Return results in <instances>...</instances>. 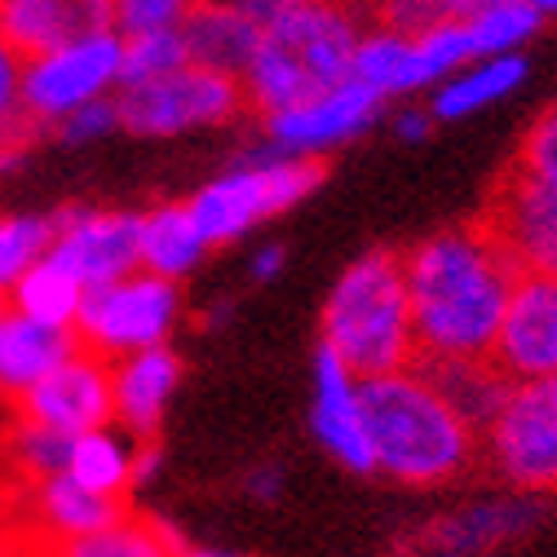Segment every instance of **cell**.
Returning a JSON list of instances; mask_svg holds the SVG:
<instances>
[{
    "label": "cell",
    "mask_w": 557,
    "mask_h": 557,
    "mask_svg": "<svg viewBox=\"0 0 557 557\" xmlns=\"http://www.w3.org/2000/svg\"><path fill=\"white\" fill-rule=\"evenodd\" d=\"M416 363L492 359L522 265L482 218L447 226L403 252Z\"/></svg>",
    "instance_id": "cell-1"
},
{
    "label": "cell",
    "mask_w": 557,
    "mask_h": 557,
    "mask_svg": "<svg viewBox=\"0 0 557 557\" xmlns=\"http://www.w3.org/2000/svg\"><path fill=\"white\" fill-rule=\"evenodd\" d=\"M363 416L376 473L403 486H443L460 478L482 447V434L451 407L421 363L363 381Z\"/></svg>",
    "instance_id": "cell-2"
},
{
    "label": "cell",
    "mask_w": 557,
    "mask_h": 557,
    "mask_svg": "<svg viewBox=\"0 0 557 557\" xmlns=\"http://www.w3.org/2000/svg\"><path fill=\"white\" fill-rule=\"evenodd\" d=\"M363 32L368 10L341 5V0H301L274 23H261L257 53L239 81L248 111L270 115L345 85L355 72V49Z\"/></svg>",
    "instance_id": "cell-3"
},
{
    "label": "cell",
    "mask_w": 557,
    "mask_h": 557,
    "mask_svg": "<svg viewBox=\"0 0 557 557\" xmlns=\"http://www.w3.org/2000/svg\"><path fill=\"white\" fill-rule=\"evenodd\" d=\"M319 332H323L319 345H327L359 381L411 368L416 323H411L403 252L376 248L345 265L323 301Z\"/></svg>",
    "instance_id": "cell-4"
},
{
    "label": "cell",
    "mask_w": 557,
    "mask_h": 557,
    "mask_svg": "<svg viewBox=\"0 0 557 557\" xmlns=\"http://www.w3.org/2000/svg\"><path fill=\"white\" fill-rule=\"evenodd\" d=\"M323 160H297V156H278L270 147L235 160L226 173L213 182H203L186 208L203 235L208 248H222L257 231L261 222L288 213L293 203H301L310 190L323 186Z\"/></svg>",
    "instance_id": "cell-5"
},
{
    "label": "cell",
    "mask_w": 557,
    "mask_h": 557,
    "mask_svg": "<svg viewBox=\"0 0 557 557\" xmlns=\"http://www.w3.org/2000/svg\"><path fill=\"white\" fill-rule=\"evenodd\" d=\"M115 107H120V133L182 137V133H199V128L235 124L248 111V98H244V85L235 76L186 62L160 81L120 85Z\"/></svg>",
    "instance_id": "cell-6"
},
{
    "label": "cell",
    "mask_w": 557,
    "mask_h": 557,
    "mask_svg": "<svg viewBox=\"0 0 557 557\" xmlns=\"http://www.w3.org/2000/svg\"><path fill=\"white\" fill-rule=\"evenodd\" d=\"M177 319H182V293L173 278L133 270L128 278L85 293L76 336H81V350L115 363L137 350L169 345Z\"/></svg>",
    "instance_id": "cell-7"
},
{
    "label": "cell",
    "mask_w": 557,
    "mask_h": 557,
    "mask_svg": "<svg viewBox=\"0 0 557 557\" xmlns=\"http://www.w3.org/2000/svg\"><path fill=\"white\" fill-rule=\"evenodd\" d=\"M124 85V36L102 32L23 58V120L32 133L58 128L72 111L115 98Z\"/></svg>",
    "instance_id": "cell-8"
},
{
    "label": "cell",
    "mask_w": 557,
    "mask_h": 557,
    "mask_svg": "<svg viewBox=\"0 0 557 557\" xmlns=\"http://www.w3.org/2000/svg\"><path fill=\"white\" fill-rule=\"evenodd\" d=\"M492 469L522 492H557V376L518 381L482 430Z\"/></svg>",
    "instance_id": "cell-9"
},
{
    "label": "cell",
    "mask_w": 557,
    "mask_h": 557,
    "mask_svg": "<svg viewBox=\"0 0 557 557\" xmlns=\"http://www.w3.org/2000/svg\"><path fill=\"white\" fill-rule=\"evenodd\" d=\"M381 98L372 89H363L359 81H345L319 98L293 102L284 111L257 115L265 147L278 156H297V160H323L327 151L359 143V137L381 120Z\"/></svg>",
    "instance_id": "cell-10"
},
{
    "label": "cell",
    "mask_w": 557,
    "mask_h": 557,
    "mask_svg": "<svg viewBox=\"0 0 557 557\" xmlns=\"http://www.w3.org/2000/svg\"><path fill=\"white\" fill-rule=\"evenodd\" d=\"M137 226L143 213H124V208H62L53 213L49 261L81 278L85 293L107 288L137 270Z\"/></svg>",
    "instance_id": "cell-11"
},
{
    "label": "cell",
    "mask_w": 557,
    "mask_h": 557,
    "mask_svg": "<svg viewBox=\"0 0 557 557\" xmlns=\"http://www.w3.org/2000/svg\"><path fill=\"white\" fill-rule=\"evenodd\" d=\"M18 416L32 425H45L53 434L81 438L89 430L115 425V394H111V363L76 350L62 368H53L36 389H27L18 403Z\"/></svg>",
    "instance_id": "cell-12"
},
{
    "label": "cell",
    "mask_w": 557,
    "mask_h": 557,
    "mask_svg": "<svg viewBox=\"0 0 557 557\" xmlns=\"http://www.w3.org/2000/svg\"><path fill=\"white\" fill-rule=\"evenodd\" d=\"M482 222L500 235L522 270L557 274V177L509 169L486 199Z\"/></svg>",
    "instance_id": "cell-13"
},
{
    "label": "cell",
    "mask_w": 557,
    "mask_h": 557,
    "mask_svg": "<svg viewBox=\"0 0 557 557\" xmlns=\"http://www.w3.org/2000/svg\"><path fill=\"white\" fill-rule=\"evenodd\" d=\"M492 363L518 381L557 376V274L522 270L505 306Z\"/></svg>",
    "instance_id": "cell-14"
},
{
    "label": "cell",
    "mask_w": 557,
    "mask_h": 557,
    "mask_svg": "<svg viewBox=\"0 0 557 557\" xmlns=\"http://www.w3.org/2000/svg\"><path fill=\"white\" fill-rule=\"evenodd\" d=\"M310 425L314 438L332 460L355 473H376L372 434L363 416V381L345 368L327 345L314 350V398H310Z\"/></svg>",
    "instance_id": "cell-15"
},
{
    "label": "cell",
    "mask_w": 557,
    "mask_h": 557,
    "mask_svg": "<svg viewBox=\"0 0 557 557\" xmlns=\"http://www.w3.org/2000/svg\"><path fill=\"white\" fill-rule=\"evenodd\" d=\"M102 32H115V0H0V36L18 58H36Z\"/></svg>",
    "instance_id": "cell-16"
},
{
    "label": "cell",
    "mask_w": 557,
    "mask_h": 557,
    "mask_svg": "<svg viewBox=\"0 0 557 557\" xmlns=\"http://www.w3.org/2000/svg\"><path fill=\"white\" fill-rule=\"evenodd\" d=\"M177 381H182V359L173 355V345H156V350L115 359L111 363L115 425L137 443H156L164 411L177 394Z\"/></svg>",
    "instance_id": "cell-17"
},
{
    "label": "cell",
    "mask_w": 557,
    "mask_h": 557,
    "mask_svg": "<svg viewBox=\"0 0 557 557\" xmlns=\"http://www.w3.org/2000/svg\"><path fill=\"white\" fill-rule=\"evenodd\" d=\"M76 350H81L76 327H53L5 306V314H0V398L18 403Z\"/></svg>",
    "instance_id": "cell-18"
},
{
    "label": "cell",
    "mask_w": 557,
    "mask_h": 557,
    "mask_svg": "<svg viewBox=\"0 0 557 557\" xmlns=\"http://www.w3.org/2000/svg\"><path fill=\"white\" fill-rule=\"evenodd\" d=\"M531 76V62L527 53H496V58H473L465 62L460 72H451L443 85L430 89L425 107L438 124H451V120H469L486 107H496L505 98H513Z\"/></svg>",
    "instance_id": "cell-19"
},
{
    "label": "cell",
    "mask_w": 557,
    "mask_h": 557,
    "mask_svg": "<svg viewBox=\"0 0 557 557\" xmlns=\"http://www.w3.org/2000/svg\"><path fill=\"white\" fill-rule=\"evenodd\" d=\"M182 36H186L190 62L244 81L248 62L257 53V40H261V23L244 5H190Z\"/></svg>",
    "instance_id": "cell-20"
},
{
    "label": "cell",
    "mask_w": 557,
    "mask_h": 557,
    "mask_svg": "<svg viewBox=\"0 0 557 557\" xmlns=\"http://www.w3.org/2000/svg\"><path fill=\"white\" fill-rule=\"evenodd\" d=\"M32 500H36V522H40V531H45L58 548L72 544V540H85V535H94V531H102V527H111V522L124 518V500L98 496V492H89V486L72 482L66 473L36 482Z\"/></svg>",
    "instance_id": "cell-21"
},
{
    "label": "cell",
    "mask_w": 557,
    "mask_h": 557,
    "mask_svg": "<svg viewBox=\"0 0 557 557\" xmlns=\"http://www.w3.org/2000/svg\"><path fill=\"white\" fill-rule=\"evenodd\" d=\"M203 257H208V244L186 203H156L151 213H143V226H137V270L182 284Z\"/></svg>",
    "instance_id": "cell-22"
},
{
    "label": "cell",
    "mask_w": 557,
    "mask_h": 557,
    "mask_svg": "<svg viewBox=\"0 0 557 557\" xmlns=\"http://www.w3.org/2000/svg\"><path fill=\"white\" fill-rule=\"evenodd\" d=\"M350 81H359L363 89H372L381 102L425 94L421 66H416V36L411 32H398V27H381V23L368 18V32H363V40L355 49Z\"/></svg>",
    "instance_id": "cell-23"
},
{
    "label": "cell",
    "mask_w": 557,
    "mask_h": 557,
    "mask_svg": "<svg viewBox=\"0 0 557 557\" xmlns=\"http://www.w3.org/2000/svg\"><path fill=\"white\" fill-rule=\"evenodd\" d=\"M535 518V505L531 500H482V505H469L451 518H443L430 540L434 548H447V553H482V548H496L513 535H522Z\"/></svg>",
    "instance_id": "cell-24"
},
{
    "label": "cell",
    "mask_w": 557,
    "mask_h": 557,
    "mask_svg": "<svg viewBox=\"0 0 557 557\" xmlns=\"http://www.w3.org/2000/svg\"><path fill=\"white\" fill-rule=\"evenodd\" d=\"M133 456H137V438H128L115 425L89 430L81 438H72V456H66V478L89 486L98 496L124 500V492L133 486Z\"/></svg>",
    "instance_id": "cell-25"
},
{
    "label": "cell",
    "mask_w": 557,
    "mask_h": 557,
    "mask_svg": "<svg viewBox=\"0 0 557 557\" xmlns=\"http://www.w3.org/2000/svg\"><path fill=\"white\" fill-rule=\"evenodd\" d=\"M421 368L434 376V385L451 398V407L478 434L496 421V411L505 407V398L513 389V381L492 359H478V363H421Z\"/></svg>",
    "instance_id": "cell-26"
},
{
    "label": "cell",
    "mask_w": 557,
    "mask_h": 557,
    "mask_svg": "<svg viewBox=\"0 0 557 557\" xmlns=\"http://www.w3.org/2000/svg\"><path fill=\"white\" fill-rule=\"evenodd\" d=\"M5 301L14 310H23L27 319H40V323H53V327H76L81 306H85V288H81V278H72L58 261L45 257L32 274H23L10 288Z\"/></svg>",
    "instance_id": "cell-27"
},
{
    "label": "cell",
    "mask_w": 557,
    "mask_h": 557,
    "mask_svg": "<svg viewBox=\"0 0 557 557\" xmlns=\"http://www.w3.org/2000/svg\"><path fill=\"white\" fill-rule=\"evenodd\" d=\"M177 535L160 522H147V518H120L85 540H72L62 544L58 553L62 557H177Z\"/></svg>",
    "instance_id": "cell-28"
},
{
    "label": "cell",
    "mask_w": 557,
    "mask_h": 557,
    "mask_svg": "<svg viewBox=\"0 0 557 557\" xmlns=\"http://www.w3.org/2000/svg\"><path fill=\"white\" fill-rule=\"evenodd\" d=\"M460 23L469 27L478 58H496V53H522L527 40L540 32L544 14L531 5V0H500V5H486Z\"/></svg>",
    "instance_id": "cell-29"
},
{
    "label": "cell",
    "mask_w": 557,
    "mask_h": 557,
    "mask_svg": "<svg viewBox=\"0 0 557 557\" xmlns=\"http://www.w3.org/2000/svg\"><path fill=\"white\" fill-rule=\"evenodd\" d=\"M49 248H53V218H40V213L0 218V297H10L18 278L49 257Z\"/></svg>",
    "instance_id": "cell-30"
},
{
    "label": "cell",
    "mask_w": 557,
    "mask_h": 557,
    "mask_svg": "<svg viewBox=\"0 0 557 557\" xmlns=\"http://www.w3.org/2000/svg\"><path fill=\"white\" fill-rule=\"evenodd\" d=\"M5 456H10L14 473L36 486V482H45V478L66 473L72 438L53 434V430H45V425H32V421H23V416H18V425L10 430V443H5Z\"/></svg>",
    "instance_id": "cell-31"
},
{
    "label": "cell",
    "mask_w": 557,
    "mask_h": 557,
    "mask_svg": "<svg viewBox=\"0 0 557 557\" xmlns=\"http://www.w3.org/2000/svg\"><path fill=\"white\" fill-rule=\"evenodd\" d=\"M186 36L182 27H156V32H133L124 36V85L160 81L177 66H186Z\"/></svg>",
    "instance_id": "cell-32"
},
{
    "label": "cell",
    "mask_w": 557,
    "mask_h": 557,
    "mask_svg": "<svg viewBox=\"0 0 557 557\" xmlns=\"http://www.w3.org/2000/svg\"><path fill=\"white\" fill-rule=\"evenodd\" d=\"M27 120H23V58L14 45L0 36V143H27Z\"/></svg>",
    "instance_id": "cell-33"
},
{
    "label": "cell",
    "mask_w": 557,
    "mask_h": 557,
    "mask_svg": "<svg viewBox=\"0 0 557 557\" xmlns=\"http://www.w3.org/2000/svg\"><path fill=\"white\" fill-rule=\"evenodd\" d=\"M195 0H115V32H156V27H182Z\"/></svg>",
    "instance_id": "cell-34"
},
{
    "label": "cell",
    "mask_w": 557,
    "mask_h": 557,
    "mask_svg": "<svg viewBox=\"0 0 557 557\" xmlns=\"http://www.w3.org/2000/svg\"><path fill=\"white\" fill-rule=\"evenodd\" d=\"M513 169H522L531 177H557V107L540 111L535 124L522 133Z\"/></svg>",
    "instance_id": "cell-35"
},
{
    "label": "cell",
    "mask_w": 557,
    "mask_h": 557,
    "mask_svg": "<svg viewBox=\"0 0 557 557\" xmlns=\"http://www.w3.org/2000/svg\"><path fill=\"white\" fill-rule=\"evenodd\" d=\"M368 18L398 32H425L443 18H451L447 0H368Z\"/></svg>",
    "instance_id": "cell-36"
},
{
    "label": "cell",
    "mask_w": 557,
    "mask_h": 557,
    "mask_svg": "<svg viewBox=\"0 0 557 557\" xmlns=\"http://www.w3.org/2000/svg\"><path fill=\"white\" fill-rule=\"evenodd\" d=\"M53 133L62 137V143H72V147L102 143V137L120 133V107H115V98H98V102H89V107L72 111V115H66Z\"/></svg>",
    "instance_id": "cell-37"
},
{
    "label": "cell",
    "mask_w": 557,
    "mask_h": 557,
    "mask_svg": "<svg viewBox=\"0 0 557 557\" xmlns=\"http://www.w3.org/2000/svg\"><path fill=\"white\" fill-rule=\"evenodd\" d=\"M430 124H438L434 115H430V107H403L398 115H394V133L403 137V143H421V137L430 133Z\"/></svg>",
    "instance_id": "cell-38"
},
{
    "label": "cell",
    "mask_w": 557,
    "mask_h": 557,
    "mask_svg": "<svg viewBox=\"0 0 557 557\" xmlns=\"http://www.w3.org/2000/svg\"><path fill=\"white\" fill-rule=\"evenodd\" d=\"M160 469H164V451H160L156 443H137V456H133V486H147Z\"/></svg>",
    "instance_id": "cell-39"
},
{
    "label": "cell",
    "mask_w": 557,
    "mask_h": 557,
    "mask_svg": "<svg viewBox=\"0 0 557 557\" xmlns=\"http://www.w3.org/2000/svg\"><path fill=\"white\" fill-rule=\"evenodd\" d=\"M284 261H288V252L278 248V244L257 248V257H252V278H257V284H265V278H274L278 270H284Z\"/></svg>",
    "instance_id": "cell-40"
},
{
    "label": "cell",
    "mask_w": 557,
    "mask_h": 557,
    "mask_svg": "<svg viewBox=\"0 0 557 557\" xmlns=\"http://www.w3.org/2000/svg\"><path fill=\"white\" fill-rule=\"evenodd\" d=\"M278 486H284V473H278L274 465L248 473V496H252V500H274V496H278Z\"/></svg>",
    "instance_id": "cell-41"
},
{
    "label": "cell",
    "mask_w": 557,
    "mask_h": 557,
    "mask_svg": "<svg viewBox=\"0 0 557 557\" xmlns=\"http://www.w3.org/2000/svg\"><path fill=\"white\" fill-rule=\"evenodd\" d=\"M301 0H244V10L257 18V23H274L278 14H288V10H297Z\"/></svg>",
    "instance_id": "cell-42"
},
{
    "label": "cell",
    "mask_w": 557,
    "mask_h": 557,
    "mask_svg": "<svg viewBox=\"0 0 557 557\" xmlns=\"http://www.w3.org/2000/svg\"><path fill=\"white\" fill-rule=\"evenodd\" d=\"M486 5H500V0H447V10H451V18H469V14L486 10Z\"/></svg>",
    "instance_id": "cell-43"
},
{
    "label": "cell",
    "mask_w": 557,
    "mask_h": 557,
    "mask_svg": "<svg viewBox=\"0 0 557 557\" xmlns=\"http://www.w3.org/2000/svg\"><path fill=\"white\" fill-rule=\"evenodd\" d=\"M23 151H27V143H0V173H10V169H18Z\"/></svg>",
    "instance_id": "cell-44"
},
{
    "label": "cell",
    "mask_w": 557,
    "mask_h": 557,
    "mask_svg": "<svg viewBox=\"0 0 557 557\" xmlns=\"http://www.w3.org/2000/svg\"><path fill=\"white\" fill-rule=\"evenodd\" d=\"M177 557H248V553H235V548H199V544H195V548H186V544H182V548H177Z\"/></svg>",
    "instance_id": "cell-45"
},
{
    "label": "cell",
    "mask_w": 557,
    "mask_h": 557,
    "mask_svg": "<svg viewBox=\"0 0 557 557\" xmlns=\"http://www.w3.org/2000/svg\"><path fill=\"white\" fill-rule=\"evenodd\" d=\"M531 5H535L544 18H548V14H557V0H531Z\"/></svg>",
    "instance_id": "cell-46"
},
{
    "label": "cell",
    "mask_w": 557,
    "mask_h": 557,
    "mask_svg": "<svg viewBox=\"0 0 557 557\" xmlns=\"http://www.w3.org/2000/svg\"><path fill=\"white\" fill-rule=\"evenodd\" d=\"M416 557H460V553H447V548H421Z\"/></svg>",
    "instance_id": "cell-47"
},
{
    "label": "cell",
    "mask_w": 557,
    "mask_h": 557,
    "mask_svg": "<svg viewBox=\"0 0 557 557\" xmlns=\"http://www.w3.org/2000/svg\"><path fill=\"white\" fill-rule=\"evenodd\" d=\"M195 5H244V0H195Z\"/></svg>",
    "instance_id": "cell-48"
},
{
    "label": "cell",
    "mask_w": 557,
    "mask_h": 557,
    "mask_svg": "<svg viewBox=\"0 0 557 557\" xmlns=\"http://www.w3.org/2000/svg\"><path fill=\"white\" fill-rule=\"evenodd\" d=\"M341 5H359V10H368V0H341Z\"/></svg>",
    "instance_id": "cell-49"
},
{
    "label": "cell",
    "mask_w": 557,
    "mask_h": 557,
    "mask_svg": "<svg viewBox=\"0 0 557 557\" xmlns=\"http://www.w3.org/2000/svg\"><path fill=\"white\" fill-rule=\"evenodd\" d=\"M5 306H10V301H5V297H0V314H5Z\"/></svg>",
    "instance_id": "cell-50"
},
{
    "label": "cell",
    "mask_w": 557,
    "mask_h": 557,
    "mask_svg": "<svg viewBox=\"0 0 557 557\" xmlns=\"http://www.w3.org/2000/svg\"><path fill=\"white\" fill-rule=\"evenodd\" d=\"M45 557H62V553H58V548H53V553H45Z\"/></svg>",
    "instance_id": "cell-51"
}]
</instances>
